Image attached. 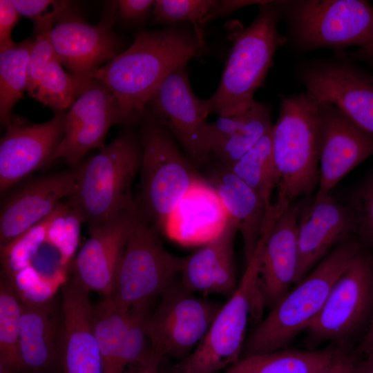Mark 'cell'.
Wrapping results in <instances>:
<instances>
[{
	"instance_id": "6da1fadb",
	"label": "cell",
	"mask_w": 373,
	"mask_h": 373,
	"mask_svg": "<svg viewBox=\"0 0 373 373\" xmlns=\"http://www.w3.org/2000/svg\"><path fill=\"white\" fill-rule=\"evenodd\" d=\"M203 47L195 33L166 28L142 31L133 44L88 76L114 95L124 122L140 116L164 80Z\"/></svg>"
},
{
	"instance_id": "7a4b0ae2",
	"label": "cell",
	"mask_w": 373,
	"mask_h": 373,
	"mask_svg": "<svg viewBox=\"0 0 373 373\" xmlns=\"http://www.w3.org/2000/svg\"><path fill=\"white\" fill-rule=\"evenodd\" d=\"M362 247L354 234L338 243L271 308L245 341L241 358L280 350L306 329L322 309L336 280Z\"/></svg>"
},
{
	"instance_id": "3957f363",
	"label": "cell",
	"mask_w": 373,
	"mask_h": 373,
	"mask_svg": "<svg viewBox=\"0 0 373 373\" xmlns=\"http://www.w3.org/2000/svg\"><path fill=\"white\" fill-rule=\"evenodd\" d=\"M322 119L319 103L306 91L283 97L272 128L276 200L308 196L318 184Z\"/></svg>"
},
{
	"instance_id": "277c9868",
	"label": "cell",
	"mask_w": 373,
	"mask_h": 373,
	"mask_svg": "<svg viewBox=\"0 0 373 373\" xmlns=\"http://www.w3.org/2000/svg\"><path fill=\"white\" fill-rule=\"evenodd\" d=\"M280 2L260 5L252 23L235 36L219 86L206 99L210 113L231 116L255 103L254 94L263 84L276 50L286 42L278 31Z\"/></svg>"
},
{
	"instance_id": "5b68a950",
	"label": "cell",
	"mask_w": 373,
	"mask_h": 373,
	"mask_svg": "<svg viewBox=\"0 0 373 373\" xmlns=\"http://www.w3.org/2000/svg\"><path fill=\"white\" fill-rule=\"evenodd\" d=\"M141 158L140 141L124 133L77 165L75 188L67 202L84 223L96 226L135 207L131 186Z\"/></svg>"
},
{
	"instance_id": "8992f818",
	"label": "cell",
	"mask_w": 373,
	"mask_h": 373,
	"mask_svg": "<svg viewBox=\"0 0 373 373\" xmlns=\"http://www.w3.org/2000/svg\"><path fill=\"white\" fill-rule=\"evenodd\" d=\"M158 233L137 204L113 285L107 295L122 312L147 308L149 302L162 295L180 273L184 258L168 251Z\"/></svg>"
},
{
	"instance_id": "52a82bcc",
	"label": "cell",
	"mask_w": 373,
	"mask_h": 373,
	"mask_svg": "<svg viewBox=\"0 0 373 373\" xmlns=\"http://www.w3.org/2000/svg\"><path fill=\"white\" fill-rule=\"evenodd\" d=\"M269 235L262 233L236 289L222 305L195 350L175 367L181 373H216L240 360L250 313L260 315L264 305L259 289L262 249Z\"/></svg>"
},
{
	"instance_id": "ba28073f",
	"label": "cell",
	"mask_w": 373,
	"mask_h": 373,
	"mask_svg": "<svg viewBox=\"0 0 373 373\" xmlns=\"http://www.w3.org/2000/svg\"><path fill=\"white\" fill-rule=\"evenodd\" d=\"M140 209L163 232L166 220L191 184L201 179L180 152L169 132L155 119L144 126L140 140Z\"/></svg>"
},
{
	"instance_id": "9c48e42d",
	"label": "cell",
	"mask_w": 373,
	"mask_h": 373,
	"mask_svg": "<svg viewBox=\"0 0 373 373\" xmlns=\"http://www.w3.org/2000/svg\"><path fill=\"white\" fill-rule=\"evenodd\" d=\"M303 48H363L373 41V6L364 0L280 1Z\"/></svg>"
},
{
	"instance_id": "30bf717a",
	"label": "cell",
	"mask_w": 373,
	"mask_h": 373,
	"mask_svg": "<svg viewBox=\"0 0 373 373\" xmlns=\"http://www.w3.org/2000/svg\"><path fill=\"white\" fill-rule=\"evenodd\" d=\"M372 314L373 256L362 247L306 329V343L311 348L325 341L343 343L371 320Z\"/></svg>"
},
{
	"instance_id": "8fae6325",
	"label": "cell",
	"mask_w": 373,
	"mask_h": 373,
	"mask_svg": "<svg viewBox=\"0 0 373 373\" xmlns=\"http://www.w3.org/2000/svg\"><path fill=\"white\" fill-rule=\"evenodd\" d=\"M221 307L173 284L146 318L151 350L162 358L184 360L204 337Z\"/></svg>"
},
{
	"instance_id": "7c38bea8",
	"label": "cell",
	"mask_w": 373,
	"mask_h": 373,
	"mask_svg": "<svg viewBox=\"0 0 373 373\" xmlns=\"http://www.w3.org/2000/svg\"><path fill=\"white\" fill-rule=\"evenodd\" d=\"M124 122L114 95L101 82L91 78L66 113L63 139L50 164L62 158L72 167L90 150L104 146L110 128Z\"/></svg>"
},
{
	"instance_id": "4fadbf2b",
	"label": "cell",
	"mask_w": 373,
	"mask_h": 373,
	"mask_svg": "<svg viewBox=\"0 0 373 373\" xmlns=\"http://www.w3.org/2000/svg\"><path fill=\"white\" fill-rule=\"evenodd\" d=\"M183 64L164 80L148 103L154 119L172 133L195 162L209 153L206 144V100L193 93Z\"/></svg>"
},
{
	"instance_id": "5bb4252c",
	"label": "cell",
	"mask_w": 373,
	"mask_h": 373,
	"mask_svg": "<svg viewBox=\"0 0 373 373\" xmlns=\"http://www.w3.org/2000/svg\"><path fill=\"white\" fill-rule=\"evenodd\" d=\"M66 113L33 124L13 114L0 140V192H6L50 160L63 139Z\"/></svg>"
},
{
	"instance_id": "9a60e30c",
	"label": "cell",
	"mask_w": 373,
	"mask_h": 373,
	"mask_svg": "<svg viewBox=\"0 0 373 373\" xmlns=\"http://www.w3.org/2000/svg\"><path fill=\"white\" fill-rule=\"evenodd\" d=\"M300 79L316 101L333 104L373 135L372 74L347 62L320 61L305 66Z\"/></svg>"
},
{
	"instance_id": "2e32d148",
	"label": "cell",
	"mask_w": 373,
	"mask_h": 373,
	"mask_svg": "<svg viewBox=\"0 0 373 373\" xmlns=\"http://www.w3.org/2000/svg\"><path fill=\"white\" fill-rule=\"evenodd\" d=\"M318 103L322 141L316 198L331 194L342 178L373 155V135L358 126L333 104Z\"/></svg>"
},
{
	"instance_id": "e0dca14e",
	"label": "cell",
	"mask_w": 373,
	"mask_h": 373,
	"mask_svg": "<svg viewBox=\"0 0 373 373\" xmlns=\"http://www.w3.org/2000/svg\"><path fill=\"white\" fill-rule=\"evenodd\" d=\"M115 10L97 25H90L69 14L50 32L55 53L69 73L88 77L119 53V41L113 31Z\"/></svg>"
},
{
	"instance_id": "ac0fdd59",
	"label": "cell",
	"mask_w": 373,
	"mask_h": 373,
	"mask_svg": "<svg viewBox=\"0 0 373 373\" xmlns=\"http://www.w3.org/2000/svg\"><path fill=\"white\" fill-rule=\"evenodd\" d=\"M298 264L294 283L300 282L341 241L354 234L352 213L331 194L299 202Z\"/></svg>"
},
{
	"instance_id": "d6986e66",
	"label": "cell",
	"mask_w": 373,
	"mask_h": 373,
	"mask_svg": "<svg viewBox=\"0 0 373 373\" xmlns=\"http://www.w3.org/2000/svg\"><path fill=\"white\" fill-rule=\"evenodd\" d=\"M137 208V203L100 224L88 227L89 238L75 258L73 278L89 291L104 296L110 294Z\"/></svg>"
},
{
	"instance_id": "ffe728a7",
	"label": "cell",
	"mask_w": 373,
	"mask_h": 373,
	"mask_svg": "<svg viewBox=\"0 0 373 373\" xmlns=\"http://www.w3.org/2000/svg\"><path fill=\"white\" fill-rule=\"evenodd\" d=\"M78 166L27 182L3 203L0 213L1 246L46 218L72 193Z\"/></svg>"
},
{
	"instance_id": "44dd1931",
	"label": "cell",
	"mask_w": 373,
	"mask_h": 373,
	"mask_svg": "<svg viewBox=\"0 0 373 373\" xmlns=\"http://www.w3.org/2000/svg\"><path fill=\"white\" fill-rule=\"evenodd\" d=\"M229 216L213 186L194 182L168 216L163 233L183 245L207 244L226 228Z\"/></svg>"
},
{
	"instance_id": "7402d4cb",
	"label": "cell",
	"mask_w": 373,
	"mask_h": 373,
	"mask_svg": "<svg viewBox=\"0 0 373 373\" xmlns=\"http://www.w3.org/2000/svg\"><path fill=\"white\" fill-rule=\"evenodd\" d=\"M299 202L289 204L275 221L260 260L259 289L264 305L273 308L294 283L298 264Z\"/></svg>"
},
{
	"instance_id": "603a6c76",
	"label": "cell",
	"mask_w": 373,
	"mask_h": 373,
	"mask_svg": "<svg viewBox=\"0 0 373 373\" xmlns=\"http://www.w3.org/2000/svg\"><path fill=\"white\" fill-rule=\"evenodd\" d=\"M238 229L229 219L224 231L184 258L181 285L188 291L231 296L237 288L233 243Z\"/></svg>"
},
{
	"instance_id": "cb8c5ba5",
	"label": "cell",
	"mask_w": 373,
	"mask_h": 373,
	"mask_svg": "<svg viewBox=\"0 0 373 373\" xmlns=\"http://www.w3.org/2000/svg\"><path fill=\"white\" fill-rule=\"evenodd\" d=\"M51 30L35 32L28 66L27 93L57 112L70 107L91 78L66 73L50 39Z\"/></svg>"
},
{
	"instance_id": "d4e9b609",
	"label": "cell",
	"mask_w": 373,
	"mask_h": 373,
	"mask_svg": "<svg viewBox=\"0 0 373 373\" xmlns=\"http://www.w3.org/2000/svg\"><path fill=\"white\" fill-rule=\"evenodd\" d=\"M271 108L256 101L246 111L207 124L206 144L229 167L239 160L273 128Z\"/></svg>"
},
{
	"instance_id": "484cf974",
	"label": "cell",
	"mask_w": 373,
	"mask_h": 373,
	"mask_svg": "<svg viewBox=\"0 0 373 373\" xmlns=\"http://www.w3.org/2000/svg\"><path fill=\"white\" fill-rule=\"evenodd\" d=\"M218 191L229 219L242 237L247 263L260 238L268 209L264 200L227 168L212 173L209 181Z\"/></svg>"
},
{
	"instance_id": "4316f807",
	"label": "cell",
	"mask_w": 373,
	"mask_h": 373,
	"mask_svg": "<svg viewBox=\"0 0 373 373\" xmlns=\"http://www.w3.org/2000/svg\"><path fill=\"white\" fill-rule=\"evenodd\" d=\"M56 355V325L50 301L21 302L19 373H41L53 364Z\"/></svg>"
},
{
	"instance_id": "83f0119b",
	"label": "cell",
	"mask_w": 373,
	"mask_h": 373,
	"mask_svg": "<svg viewBox=\"0 0 373 373\" xmlns=\"http://www.w3.org/2000/svg\"><path fill=\"white\" fill-rule=\"evenodd\" d=\"M339 353L330 348L280 350L240 358L224 373H316L330 365Z\"/></svg>"
},
{
	"instance_id": "f1b7e54d",
	"label": "cell",
	"mask_w": 373,
	"mask_h": 373,
	"mask_svg": "<svg viewBox=\"0 0 373 373\" xmlns=\"http://www.w3.org/2000/svg\"><path fill=\"white\" fill-rule=\"evenodd\" d=\"M95 334L104 373H124L122 353L129 312H120L107 296L93 307Z\"/></svg>"
},
{
	"instance_id": "f546056e",
	"label": "cell",
	"mask_w": 373,
	"mask_h": 373,
	"mask_svg": "<svg viewBox=\"0 0 373 373\" xmlns=\"http://www.w3.org/2000/svg\"><path fill=\"white\" fill-rule=\"evenodd\" d=\"M242 8L240 1L157 0L153 15L157 23L189 22L204 44V26L209 21Z\"/></svg>"
},
{
	"instance_id": "4dcf8cb0",
	"label": "cell",
	"mask_w": 373,
	"mask_h": 373,
	"mask_svg": "<svg viewBox=\"0 0 373 373\" xmlns=\"http://www.w3.org/2000/svg\"><path fill=\"white\" fill-rule=\"evenodd\" d=\"M34 40L23 41L0 50V120L6 125L15 104L27 91L28 66Z\"/></svg>"
},
{
	"instance_id": "1f68e13d",
	"label": "cell",
	"mask_w": 373,
	"mask_h": 373,
	"mask_svg": "<svg viewBox=\"0 0 373 373\" xmlns=\"http://www.w3.org/2000/svg\"><path fill=\"white\" fill-rule=\"evenodd\" d=\"M272 128L227 168L271 205L276 175L272 152Z\"/></svg>"
},
{
	"instance_id": "d6a6232c",
	"label": "cell",
	"mask_w": 373,
	"mask_h": 373,
	"mask_svg": "<svg viewBox=\"0 0 373 373\" xmlns=\"http://www.w3.org/2000/svg\"><path fill=\"white\" fill-rule=\"evenodd\" d=\"M21 301L4 276L0 283V373H19L18 367Z\"/></svg>"
},
{
	"instance_id": "836d02e7",
	"label": "cell",
	"mask_w": 373,
	"mask_h": 373,
	"mask_svg": "<svg viewBox=\"0 0 373 373\" xmlns=\"http://www.w3.org/2000/svg\"><path fill=\"white\" fill-rule=\"evenodd\" d=\"M51 213L8 244L1 246V276L12 279L30 266L46 241Z\"/></svg>"
},
{
	"instance_id": "e575fe53",
	"label": "cell",
	"mask_w": 373,
	"mask_h": 373,
	"mask_svg": "<svg viewBox=\"0 0 373 373\" xmlns=\"http://www.w3.org/2000/svg\"><path fill=\"white\" fill-rule=\"evenodd\" d=\"M82 223L81 216L67 201L61 202L51 213L46 242L58 250L65 266L77 248Z\"/></svg>"
},
{
	"instance_id": "d590c367",
	"label": "cell",
	"mask_w": 373,
	"mask_h": 373,
	"mask_svg": "<svg viewBox=\"0 0 373 373\" xmlns=\"http://www.w3.org/2000/svg\"><path fill=\"white\" fill-rule=\"evenodd\" d=\"M346 205L352 216L354 235L373 249V168L354 186Z\"/></svg>"
},
{
	"instance_id": "8d00e7d4",
	"label": "cell",
	"mask_w": 373,
	"mask_h": 373,
	"mask_svg": "<svg viewBox=\"0 0 373 373\" xmlns=\"http://www.w3.org/2000/svg\"><path fill=\"white\" fill-rule=\"evenodd\" d=\"M21 16L31 19L35 32L52 30L54 23L68 15L70 2L52 0H11Z\"/></svg>"
},
{
	"instance_id": "74e56055",
	"label": "cell",
	"mask_w": 373,
	"mask_h": 373,
	"mask_svg": "<svg viewBox=\"0 0 373 373\" xmlns=\"http://www.w3.org/2000/svg\"><path fill=\"white\" fill-rule=\"evenodd\" d=\"M20 16L11 0L0 1V50L15 44L11 38V33Z\"/></svg>"
},
{
	"instance_id": "f35d334b",
	"label": "cell",
	"mask_w": 373,
	"mask_h": 373,
	"mask_svg": "<svg viewBox=\"0 0 373 373\" xmlns=\"http://www.w3.org/2000/svg\"><path fill=\"white\" fill-rule=\"evenodd\" d=\"M154 4L152 0H119L114 1V8L122 19L135 21L143 18Z\"/></svg>"
},
{
	"instance_id": "ab89813d",
	"label": "cell",
	"mask_w": 373,
	"mask_h": 373,
	"mask_svg": "<svg viewBox=\"0 0 373 373\" xmlns=\"http://www.w3.org/2000/svg\"><path fill=\"white\" fill-rule=\"evenodd\" d=\"M357 367L353 359L339 353L330 365L316 373H356Z\"/></svg>"
},
{
	"instance_id": "60d3db41",
	"label": "cell",
	"mask_w": 373,
	"mask_h": 373,
	"mask_svg": "<svg viewBox=\"0 0 373 373\" xmlns=\"http://www.w3.org/2000/svg\"><path fill=\"white\" fill-rule=\"evenodd\" d=\"M162 357L151 350L148 356L137 364L135 367L126 373H160V364Z\"/></svg>"
},
{
	"instance_id": "b9f144b4",
	"label": "cell",
	"mask_w": 373,
	"mask_h": 373,
	"mask_svg": "<svg viewBox=\"0 0 373 373\" xmlns=\"http://www.w3.org/2000/svg\"><path fill=\"white\" fill-rule=\"evenodd\" d=\"M362 350L367 360L373 359V314L368 331L363 342Z\"/></svg>"
},
{
	"instance_id": "7bdbcfd3",
	"label": "cell",
	"mask_w": 373,
	"mask_h": 373,
	"mask_svg": "<svg viewBox=\"0 0 373 373\" xmlns=\"http://www.w3.org/2000/svg\"><path fill=\"white\" fill-rule=\"evenodd\" d=\"M353 56L357 59L373 62V41L365 47L359 48V49L353 54Z\"/></svg>"
},
{
	"instance_id": "ee69618b",
	"label": "cell",
	"mask_w": 373,
	"mask_h": 373,
	"mask_svg": "<svg viewBox=\"0 0 373 373\" xmlns=\"http://www.w3.org/2000/svg\"><path fill=\"white\" fill-rule=\"evenodd\" d=\"M356 373H373V359L367 360L358 365Z\"/></svg>"
},
{
	"instance_id": "f6af8a7d",
	"label": "cell",
	"mask_w": 373,
	"mask_h": 373,
	"mask_svg": "<svg viewBox=\"0 0 373 373\" xmlns=\"http://www.w3.org/2000/svg\"><path fill=\"white\" fill-rule=\"evenodd\" d=\"M169 373H181V372H178V370H176L175 369L174 370L171 371V372H169Z\"/></svg>"
}]
</instances>
